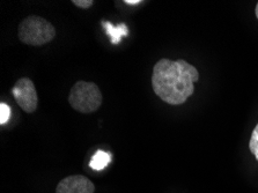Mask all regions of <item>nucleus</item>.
Masks as SVG:
<instances>
[{"label": "nucleus", "mask_w": 258, "mask_h": 193, "mask_svg": "<svg viewBox=\"0 0 258 193\" xmlns=\"http://www.w3.org/2000/svg\"><path fill=\"white\" fill-rule=\"evenodd\" d=\"M18 105L27 113H33L37 109L38 97L34 82L29 78H21L12 89Z\"/></svg>", "instance_id": "20e7f679"}, {"label": "nucleus", "mask_w": 258, "mask_h": 193, "mask_svg": "<svg viewBox=\"0 0 258 193\" xmlns=\"http://www.w3.org/2000/svg\"><path fill=\"white\" fill-rule=\"evenodd\" d=\"M102 26L105 30V33L109 37L112 44H118L122 41V37L127 36L128 35V28L125 23H120L118 26H112L110 22L103 21Z\"/></svg>", "instance_id": "423d86ee"}, {"label": "nucleus", "mask_w": 258, "mask_h": 193, "mask_svg": "<svg viewBox=\"0 0 258 193\" xmlns=\"http://www.w3.org/2000/svg\"><path fill=\"white\" fill-rule=\"evenodd\" d=\"M111 155L108 152L104 151H97L95 154L92 156L91 162H89V167L95 171H101L110 163Z\"/></svg>", "instance_id": "0eeeda50"}, {"label": "nucleus", "mask_w": 258, "mask_h": 193, "mask_svg": "<svg viewBox=\"0 0 258 193\" xmlns=\"http://www.w3.org/2000/svg\"><path fill=\"white\" fill-rule=\"evenodd\" d=\"M11 108L5 103L0 104V124L5 125L10 120Z\"/></svg>", "instance_id": "1a4fd4ad"}, {"label": "nucleus", "mask_w": 258, "mask_h": 193, "mask_svg": "<svg viewBox=\"0 0 258 193\" xmlns=\"http://www.w3.org/2000/svg\"><path fill=\"white\" fill-rule=\"evenodd\" d=\"M125 4L127 5H138V4L142 3V0H125Z\"/></svg>", "instance_id": "9b49d317"}, {"label": "nucleus", "mask_w": 258, "mask_h": 193, "mask_svg": "<svg viewBox=\"0 0 258 193\" xmlns=\"http://www.w3.org/2000/svg\"><path fill=\"white\" fill-rule=\"evenodd\" d=\"M69 102L78 112L92 113L102 104V94L99 86L94 82L78 81L71 89Z\"/></svg>", "instance_id": "7ed1b4c3"}, {"label": "nucleus", "mask_w": 258, "mask_h": 193, "mask_svg": "<svg viewBox=\"0 0 258 193\" xmlns=\"http://www.w3.org/2000/svg\"><path fill=\"white\" fill-rule=\"evenodd\" d=\"M256 17H257V19H258V3H257V5H256Z\"/></svg>", "instance_id": "f8f14e48"}, {"label": "nucleus", "mask_w": 258, "mask_h": 193, "mask_svg": "<svg viewBox=\"0 0 258 193\" xmlns=\"http://www.w3.org/2000/svg\"><path fill=\"white\" fill-rule=\"evenodd\" d=\"M249 148H250V152L255 155L256 160L258 161V124L255 126V128H253L251 138H250Z\"/></svg>", "instance_id": "6e6552de"}, {"label": "nucleus", "mask_w": 258, "mask_h": 193, "mask_svg": "<svg viewBox=\"0 0 258 193\" xmlns=\"http://www.w3.org/2000/svg\"><path fill=\"white\" fill-rule=\"evenodd\" d=\"M198 80L199 73L195 66L183 59L169 60L163 58L153 68L152 87L163 102L170 105H179L192 96L195 82Z\"/></svg>", "instance_id": "f257e3e1"}, {"label": "nucleus", "mask_w": 258, "mask_h": 193, "mask_svg": "<svg viewBox=\"0 0 258 193\" xmlns=\"http://www.w3.org/2000/svg\"><path fill=\"white\" fill-rule=\"evenodd\" d=\"M19 38L27 45L41 46L51 42L56 36L54 27L45 19L36 15L22 20L18 30Z\"/></svg>", "instance_id": "f03ea898"}, {"label": "nucleus", "mask_w": 258, "mask_h": 193, "mask_svg": "<svg viewBox=\"0 0 258 193\" xmlns=\"http://www.w3.org/2000/svg\"><path fill=\"white\" fill-rule=\"evenodd\" d=\"M95 186L86 176L74 175L61 179L57 185L56 193H94Z\"/></svg>", "instance_id": "39448f33"}, {"label": "nucleus", "mask_w": 258, "mask_h": 193, "mask_svg": "<svg viewBox=\"0 0 258 193\" xmlns=\"http://www.w3.org/2000/svg\"><path fill=\"white\" fill-rule=\"evenodd\" d=\"M72 4H74L77 7H79V9L87 10L93 6L94 2L93 0H72Z\"/></svg>", "instance_id": "9d476101"}]
</instances>
